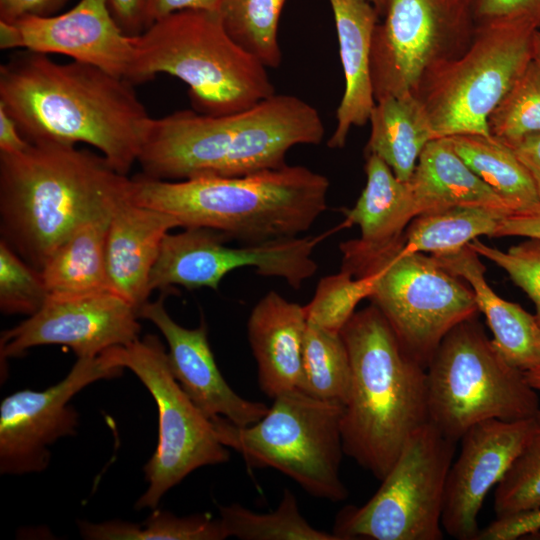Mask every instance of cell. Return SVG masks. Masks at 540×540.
Returning a JSON list of instances; mask_svg holds the SVG:
<instances>
[{"mask_svg":"<svg viewBox=\"0 0 540 540\" xmlns=\"http://www.w3.org/2000/svg\"><path fill=\"white\" fill-rule=\"evenodd\" d=\"M0 106L28 142L87 144L124 175L152 120L129 81L28 50L0 66Z\"/></svg>","mask_w":540,"mask_h":540,"instance_id":"1","label":"cell"},{"mask_svg":"<svg viewBox=\"0 0 540 540\" xmlns=\"http://www.w3.org/2000/svg\"><path fill=\"white\" fill-rule=\"evenodd\" d=\"M324 134L315 107L274 93L231 114L179 110L152 118L137 163L161 180L243 176L286 165L292 147L320 144Z\"/></svg>","mask_w":540,"mask_h":540,"instance_id":"2","label":"cell"},{"mask_svg":"<svg viewBox=\"0 0 540 540\" xmlns=\"http://www.w3.org/2000/svg\"><path fill=\"white\" fill-rule=\"evenodd\" d=\"M130 180L103 155L75 145L36 142L0 153L1 239L41 271L78 226L128 199Z\"/></svg>","mask_w":540,"mask_h":540,"instance_id":"3","label":"cell"},{"mask_svg":"<svg viewBox=\"0 0 540 540\" xmlns=\"http://www.w3.org/2000/svg\"><path fill=\"white\" fill-rule=\"evenodd\" d=\"M329 180L307 167L284 165L243 176L161 180L137 175L130 202L167 213L179 227H201L256 244L298 237L327 208Z\"/></svg>","mask_w":540,"mask_h":540,"instance_id":"4","label":"cell"},{"mask_svg":"<svg viewBox=\"0 0 540 540\" xmlns=\"http://www.w3.org/2000/svg\"><path fill=\"white\" fill-rule=\"evenodd\" d=\"M340 334L351 364L343 450L381 481L411 435L430 422L426 368L373 304L356 311Z\"/></svg>","mask_w":540,"mask_h":540,"instance_id":"5","label":"cell"},{"mask_svg":"<svg viewBox=\"0 0 540 540\" xmlns=\"http://www.w3.org/2000/svg\"><path fill=\"white\" fill-rule=\"evenodd\" d=\"M133 44L130 82L176 77L188 86L196 112L231 114L275 93L267 67L229 35L218 12H174L133 36Z\"/></svg>","mask_w":540,"mask_h":540,"instance_id":"6","label":"cell"},{"mask_svg":"<svg viewBox=\"0 0 540 540\" xmlns=\"http://www.w3.org/2000/svg\"><path fill=\"white\" fill-rule=\"evenodd\" d=\"M341 269L370 282L369 299L407 353L427 368L444 337L477 315L470 285L433 255L407 251L404 238L370 247L357 239L340 245Z\"/></svg>","mask_w":540,"mask_h":540,"instance_id":"7","label":"cell"},{"mask_svg":"<svg viewBox=\"0 0 540 540\" xmlns=\"http://www.w3.org/2000/svg\"><path fill=\"white\" fill-rule=\"evenodd\" d=\"M273 400L267 414L252 425L212 419L220 442L237 451L247 465L277 469L314 497L345 500L348 490L340 477L344 405L299 389Z\"/></svg>","mask_w":540,"mask_h":540,"instance_id":"8","label":"cell"},{"mask_svg":"<svg viewBox=\"0 0 540 540\" xmlns=\"http://www.w3.org/2000/svg\"><path fill=\"white\" fill-rule=\"evenodd\" d=\"M426 373L429 421L456 443L479 422L524 420L540 410L537 391L499 354L476 316L444 337Z\"/></svg>","mask_w":540,"mask_h":540,"instance_id":"9","label":"cell"},{"mask_svg":"<svg viewBox=\"0 0 540 540\" xmlns=\"http://www.w3.org/2000/svg\"><path fill=\"white\" fill-rule=\"evenodd\" d=\"M535 30L521 20L476 26L460 57L423 77L414 95L436 138L490 134V114L532 61Z\"/></svg>","mask_w":540,"mask_h":540,"instance_id":"10","label":"cell"},{"mask_svg":"<svg viewBox=\"0 0 540 540\" xmlns=\"http://www.w3.org/2000/svg\"><path fill=\"white\" fill-rule=\"evenodd\" d=\"M456 442L431 422L403 446L376 493L362 506H347L336 517L340 540H441L448 473Z\"/></svg>","mask_w":540,"mask_h":540,"instance_id":"11","label":"cell"},{"mask_svg":"<svg viewBox=\"0 0 540 540\" xmlns=\"http://www.w3.org/2000/svg\"><path fill=\"white\" fill-rule=\"evenodd\" d=\"M114 367L128 368L147 388L158 410L156 450L144 467L148 488L137 509L156 508L164 494L195 469L223 464L229 451L213 424L174 378L161 340L153 334L101 353Z\"/></svg>","mask_w":540,"mask_h":540,"instance_id":"12","label":"cell"},{"mask_svg":"<svg viewBox=\"0 0 540 540\" xmlns=\"http://www.w3.org/2000/svg\"><path fill=\"white\" fill-rule=\"evenodd\" d=\"M475 31L469 0H385L371 49L375 101L414 94L430 70L469 48Z\"/></svg>","mask_w":540,"mask_h":540,"instance_id":"13","label":"cell"},{"mask_svg":"<svg viewBox=\"0 0 540 540\" xmlns=\"http://www.w3.org/2000/svg\"><path fill=\"white\" fill-rule=\"evenodd\" d=\"M228 240L222 232L201 227L169 232L150 274L151 292L174 286L216 290L226 274L243 267L299 289L318 269L312 257L317 237L274 239L236 248L226 246Z\"/></svg>","mask_w":540,"mask_h":540,"instance_id":"14","label":"cell"},{"mask_svg":"<svg viewBox=\"0 0 540 540\" xmlns=\"http://www.w3.org/2000/svg\"><path fill=\"white\" fill-rule=\"evenodd\" d=\"M100 354L78 358L67 376L43 390H20L0 405V473L20 475L41 472L50 461L48 447L57 439L75 434L78 413L69 404L86 386L120 376Z\"/></svg>","mask_w":540,"mask_h":540,"instance_id":"15","label":"cell"},{"mask_svg":"<svg viewBox=\"0 0 540 540\" xmlns=\"http://www.w3.org/2000/svg\"><path fill=\"white\" fill-rule=\"evenodd\" d=\"M137 310L112 291L85 295H49L26 320L1 334V360L21 357L40 345H64L77 358L139 339Z\"/></svg>","mask_w":540,"mask_h":540,"instance_id":"16","label":"cell"},{"mask_svg":"<svg viewBox=\"0 0 540 540\" xmlns=\"http://www.w3.org/2000/svg\"><path fill=\"white\" fill-rule=\"evenodd\" d=\"M539 431L536 416L517 421L485 420L466 431L446 482L442 527L449 536L477 540V519L485 497Z\"/></svg>","mask_w":540,"mask_h":540,"instance_id":"17","label":"cell"},{"mask_svg":"<svg viewBox=\"0 0 540 540\" xmlns=\"http://www.w3.org/2000/svg\"><path fill=\"white\" fill-rule=\"evenodd\" d=\"M11 23L16 29V48L65 55L130 82L133 36L120 28L106 0H79L66 12L26 16Z\"/></svg>","mask_w":540,"mask_h":540,"instance_id":"18","label":"cell"},{"mask_svg":"<svg viewBox=\"0 0 540 540\" xmlns=\"http://www.w3.org/2000/svg\"><path fill=\"white\" fill-rule=\"evenodd\" d=\"M138 316L152 322L163 334L174 378L208 419L224 417L235 425L248 426L267 414V405L242 398L225 381L210 348L204 321L194 329L179 325L168 314L163 296L145 303Z\"/></svg>","mask_w":540,"mask_h":540,"instance_id":"19","label":"cell"},{"mask_svg":"<svg viewBox=\"0 0 540 540\" xmlns=\"http://www.w3.org/2000/svg\"><path fill=\"white\" fill-rule=\"evenodd\" d=\"M179 227L171 215L129 199L112 212L106 242L110 289L138 310L151 294L149 280L162 242Z\"/></svg>","mask_w":540,"mask_h":540,"instance_id":"20","label":"cell"},{"mask_svg":"<svg viewBox=\"0 0 540 540\" xmlns=\"http://www.w3.org/2000/svg\"><path fill=\"white\" fill-rule=\"evenodd\" d=\"M307 318L304 306L276 291L267 292L253 307L247 333L258 367V383L268 397L300 389Z\"/></svg>","mask_w":540,"mask_h":540,"instance_id":"21","label":"cell"},{"mask_svg":"<svg viewBox=\"0 0 540 540\" xmlns=\"http://www.w3.org/2000/svg\"><path fill=\"white\" fill-rule=\"evenodd\" d=\"M339 43L345 88L337 124L327 145L343 148L350 130L369 121L376 103L371 79L372 39L379 13L368 0H329Z\"/></svg>","mask_w":540,"mask_h":540,"instance_id":"22","label":"cell"},{"mask_svg":"<svg viewBox=\"0 0 540 540\" xmlns=\"http://www.w3.org/2000/svg\"><path fill=\"white\" fill-rule=\"evenodd\" d=\"M434 257L470 285L478 311L492 332V344L504 360L524 373L540 367V324L535 315L492 290L485 278L486 268L469 244Z\"/></svg>","mask_w":540,"mask_h":540,"instance_id":"23","label":"cell"},{"mask_svg":"<svg viewBox=\"0 0 540 540\" xmlns=\"http://www.w3.org/2000/svg\"><path fill=\"white\" fill-rule=\"evenodd\" d=\"M417 216L452 207H483L506 214L511 207L459 157L448 137L423 149L409 180Z\"/></svg>","mask_w":540,"mask_h":540,"instance_id":"24","label":"cell"},{"mask_svg":"<svg viewBox=\"0 0 540 540\" xmlns=\"http://www.w3.org/2000/svg\"><path fill=\"white\" fill-rule=\"evenodd\" d=\"M366 184L355 205L345 212L348 225H357V240L381 247L404 238L409 223L417 216L409 181L399 180L378 156L366 155Z\"/></svg>","mask_w":540,"mask_h":540,"instance_id":"25","label":"cell"},{"mask_svg":"<svg viewBox=\"0 0 540 540\" xmlns=\"http://www.w3.org/2000/svg\"><path fill=\"white\" fill-rule=\"evenodd\" d=\"M366 155L383 160L396 177L410 180L425 146L435 139L427 114L413 93L376 101L369 121Z\"/></svg>","mask_w":540,"mask_h":540,"instance_id":"26","label":"cell"},{"mask_svg":"<svg viewBox=\"0 0 540 540\" xmlns=\"http://www.w3.org/2000/svg\"><path fill=\"white\" fill-rule=\"evenodd\" d=\"M111 215L82 223L47 259L41 274L49 295L111 291L106 259Z\"/></svg>","mask_w":540,"mask_h":540,"instance_id":"27","label":"cell"},{"mask_svg":"<svg viewBox=\"0 0 540 540\" xmlns=\"http://www.w3.org/2000/svg\"><path fill=\"white\" fill-rule=\"evenodd\" d=\"M448 138L459 157L512 211L539 202L529 172L505 142L491 134H459Z\"/></svg>","mask_w":540,"mask_h":540,"instance_id":"28","label":"cell"},{"mask_svg":"<svg viewBox=\"0 0 540 540\" xmlns=\"http://www.w3.org/2000/svg\"><path fill=\"white\" fill-rule=\"evenodd\" d=\"M504 212L483 207H452L416 216L404 233L407 251L444 255L479 236L493 237Z\"/></svg>","mask_w":540,"mask_h":540,"instance_id":"29","label":"cell"},{"mask_svg":"<svg viewBox=\"0 0 540 540\" xmlns=\"http://www.w3.org/2000/svg\"><path fill=\"white\" fill-rule=\"evenodd\" d=\"M350 386V358L341 334L307 321L299 390L321 400L345 405Z\"/></svg>","mask_w":540,"mask_h":540,"instance_id":"30","label":"cell"},{"mask_svg":"<svg viewBox=\"0 0 540 540\" xmlns=\"http://www.w3.org/2000/svg\"><path fill=\"white\" fill-rule=\"evenodd\" d=\"M225 538L243 540H340L311 526L301 515L294 494L284 489L278 507L269 513H256L240 504L219 506Z\"/></svg>","mask_w":540,"mask_h":540,"instance_id":"31","label":"cell"},{"mask_svg":"<svg viewBox=\"0 0 540 540\" xmlns=\"http://www.w3.org/2000/svg\"><path fill=\"white\" fill-rule=\"evenodd\" d=\"M286 0H222L219 15L229 35L267 68L282 61L278 41L280 15Z\"/></svg>","mask_w":540,"mask_h":540,"instance_id":"32","label":"cell"},{"mask_svg":"<svg viewBox=\"0 0 540 540\" xmlns=\"http://www.w3.org/2000/svg\"><path fill=\"white\" fill-rule=\"evenodd\" d=\"M489 133L508 145L540 134V68L531 61L490 114Z\"/></svg>","mask_w":540,"mask_h":540,"instance_id":"33","label":"cell"},{"mask_svg":"<svg viewBox=\"0 0 540 540\" xmlns=\"http://www.w3.org/2000/svg\"><path fill=\"white\" fill-rule=\"evenodd\" d=\"M370 290L366 278H356L345 269L325 276L318 282L310 302L304 305L307 321L340 333L359 302L369 297Z\"/></svg>","mask_w":540,"mask_h":540,"instance_id":"34","label":"cell"},{"mask_svg":"<svg viewBox=\"0 0 540 540\" xmlns=\"http://www.w3.org/2000/svg\"><path fill=\"white\" fill-rule=\"evenodd\" d=\"M540 509V431L530 440L496 485V518Z\"/></svg>","mask_w":540,"mask_h":540,"instance_id":"35","label":"cell"},{"mask_svg":"<svg viewBox=\"0 0 540 540\" xmlns=\"http://www.w3.org/2000/svg\"><path fill=\"white\" fill-rule=\"evenodd\" d=\"M49 296L41 271L0 239V309L4 314L31 316Z\"/></svg>","mask_w":540,"mask_h":540,"instance_id":"36","label":"cell"},{"mask_svg":"<svg viewBox=\"0 0 540 540\" xmlns=\"http://www.w3.org/2000/svg\"><path fill=\"white\" fill-rule=\"evenodd\" d=\"M469 246L481 257L502 268L535 306L540 324V239L526 238L506 251L491 247L478 238Z\"/></svg>","mask_w":540,"mask_h":540,"instance_id":"37","label":"cell"},{"mask_svg":"<svg viewBox=\"0 0 540 540\" xmlns=\"http://www.w3.org/2000/svg\"><path fill=\"white\" fill-rule=\"evenodd\" d=\"M220 519L209 514L177 517L167 511H154L139 525L136 540H222Z\"/></svg>","mask_w":540,"mask_h":540,"instance_id":"38","label":"cell"},{"mask_svg":"<svg viewBox=\"0 0 540 540\" xmlns=\"http://www.w3.org/2000/svg\"><path fill=\"white\" fill-rule=\"evenodd\" d=\"M476 26L521 20L540 29V0H469Z\"/></svg>","mask_w":540,"mask_h":540,"instance_id":"39","label":"cell"},{"mask_svg":"<svg viewBox=\"0 0 540 540\" xmlns=\"http://www.w3.org/2000/svg\"><path fill=\"white\" fill-rule=\"evenodd\" d=\"M540 531V509L496 518L480 530L477 540H515Z\"/></svg>","mask_w":540,"mask_h":540,"instance_id":"40","label":"cell"},{"mask_svg":"<svg viewBox=\"0 0 540 540\" xmlns=\"http://www.w3.org/2000/svg\"><path fill=\"white\" fill-rule=\"evenodd\" d=\"M508 236L540 239V201L514 210L500 220L493 238Z\"/></svg>","mask_w":540,"mask_h":540,"instance_id":"41","label":"cell"},{"mask_svg":"<svg viewBox=\"0 0 540 540\" xmlns=\"http://www.w3.org/2000/svg\"><path fill=\"white\" fill-rule=\"evenodd\" d=\"M69 0H0V21L15 22L26 16L57 14Z\"/></svg>","mask_w":540,"mask_h":540,"instance_id":"42","label":"cell"},{"mask_svg":"<svg viewBox=\"0 0 540 540\" xmlns=\"http://www.w3.org/2000/svg\"><path fill=\"white\" fill-rule=\"evenodd\" d=\"M221 1L222 0H145V29L155 21L181 10L192 9L218 12Z\"/></svg>","mask_w":540,"mask_h":540,"instance_id":"43","label":"cell"},{"mask_svg":"<svg viewBox=\"0 0 540 540\" xmlns=\"http://www.w3.org/2000/svg\"><path fill=\"white\" fill-rule=\"evenodd\" d=\"M108 8L120 28L129 36L145 29V0H106Z\"/></svg>","mask_w":540,"mask_h":540,"instance_id":"44","label":"cell"},{"mask_svg":"<svg viewBox=\"0 0 540 540\" xmlns=\"http://www.w3.org/2000/svg\"><path fill=\"white\" fill-rule=\"evenodd\" d=\"M509 146L529 172L540 201V134L527 137Z\"/></svg>","mask_w":540,"mask_h":540,"instance_id":"45","label":"cell"},{"mask_svg":"<svg viewBox=\"0 0 540 540\" xmlns=\"http://www.w3.org/2000/svg\"><path fill=\"white\" fill-rule=\"evenodd\" d=\"M28 142L15 120L0 106V153L14 154L25 150Z\"/></svg>","mask_w":540,"mask_h":540,"instance_id":"46","label":"cell"},{"mask_svg":"<svg viewBox=\"0 0 540 540\" xmlns=\"http://www.w3.org/2000/svg\"><path fill=\"white\" fill-rule=\"evenodd\" d=\"M532 61L540 68V29H536L533 33Z\"/></svg>","mask_w":540,"mask_h":540,"instance_id":"47","label":"cell"},{"mask_svg":"<svg viewBox=\"0 0 540 540\" xmlns=\"http://www.w3.org/2000/svg\"><path fill=\"white\" fill-rule=\"evenodd\" d=\"M528 383L537 391H540V367L524 373Z\"/></svg>","mask_w":540,"mask_h":540,"instance_id":"48","label":"cell"},{"mask_svg":"<svg viewBox=\"0 0 540 540\" xmlns=\"http://www.w3.org/2000/svg\"><path fill=\"white\" fill-rule=\"evenodd\" d=\"M368 1L376 8L380 16L384 8L385 0H368Z\"/></svg>","mask_w":540,"mask_h":540,"instance_id":"49","label":"cell"},{"mask_svg":"<svg viewBox=\"0 0 540 540\" xmlns=\"http://www.w3.org/2000/svg\"><path fill=\"white\" fill-rule=\"evenodd\" d=\"M536 418L538 419V421L540 423V410H539L538 414L536 415Z\"/></svg>","mask_w":540,"mask_h":540,"instance_id":"50","label":"cell"}]
</instances>
